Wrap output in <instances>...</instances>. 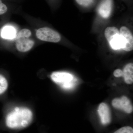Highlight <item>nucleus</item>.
Masks as SVG:
<instances>
[{
  "mask_svg": "<svg viewBox=\"0 0 133 133\" xmlns=\"http://www.w3.org/2000/svg\"><path fill=\"white\" fill-rule=\"evenodd\" d=\"M36 35L37 38L41 41L49 42H58L61 39L59 33L48 27L38 29L36 31Z\"/></svg>",
  "mask_w": 133,
  "mask_h": 133,
  "instance_id": "obj_4",
  "label": "nucleus"
},
{
  "mask_svg": "<svg viewBox=\"0 0 133 133\" xmlns=\"http://www.w3.org/2000/svg\"><path fill=\"white\" fill-rule=\"evenodd\" d=\"M122 48L125 51L129 52L133 49V37L129 29L125 26H122L119 31Z\"/></svg>",
  "mask_w": 133,
  "mask_h": 133,
  "instance_id": "obj_5",
  "label": "nucleus"
},
{
  "mask_svg": "<svg viewBox=\"0 0 133 133\" xmlns=\"http://www.w3.org/2000/svg\"><path fill=\"white\" fill-rule=\"evenodd\" d=\"M79 5L84 7H88L92 4L94 0H75Z\"/></svg>",
  "mask_w": 133,
  "mask_h": 133,
  "instance_id": "obj_15",
  "label": "nucleus"
},
{
  "mask_svg": "<svg viewBox=\"0 0 133 133\" xmlns=\"http://www.w3.org/2000/svg\"><path fill=\"white\" fill-rule=\"evenodd\" d=\"M31 31L29 30L26 29H23L19 31L16 38L29 37L31 36Z\"/></svg>",
  "mask_w": 133,
  "mask_h": 133,
  "instance_id": "obj_13",
  "label": "nucleus"
},
{
  "mask_svg": "<svg viewBox=\"0 0 133 133\" xmlns=\"http://www.w3.org/2000/svg\"><path fill=\"white\" fill-rule=\"evenodd\" d=\"M112 104L113 107L123 110L127 113H131L133 111V106L131 101L125 96H122L121 98L114 99L112 101Z\"/></svg>",
  "mask_w": 133,
  "mask_h": 133,
  "instance_id": "obj_6",
  "label": "nucleus"
},
{
  "mask_svg": "<svg viewBox=\"0 0 133 133\" xmlns=\"http://www.w3.org/2000/svg\"><path fill=\"white\" fill-rule=\"evenodd\" d=\"M33 113L27 108L16 107L5 117L6 125L11 129H21L28 127L33 119Z\"/></svg>",
  "mask_w": 133,
  "mask_h": 133,
  "instance_id": "obj_1",
  "label": "nucleus"
},
{
  "mask_svg": "<svg viewBox=\"0 0 133 133\" xmlns=\"http://www.w3.org/2000/svg\"><path fill=\"white\" fill-rule=\"evenodd\" d=\"M29 37L16 38V47L20 52H26L31 49L35 44V42Z\"/></svg>",
  "mask_w": 133,
  "mask_h": 133,
  "instance_id": "obj_7",
  "label": "nucleus"
},
{
  "mask_svg": "<svg viewBox=\"0 0 133 133\" xmlns=\"http://www.w3.org/2000/svg\"><path fill=\"white\" fill-rule=\"evenodd\" d=\"M16 31L12 26H5L2 29L1 35L2 38L5 39H12L15 36Z\"/></svg>",
  "mask_w": 133,
  "mask_h": 133,
  "instance_id": "obj_11",
  "label": "nucleus"
},
{
  "mask_svg": "<svg viewBox=\"0 0 133 133\" xmlns=\"http://www.w3.org/2000/svg\"><path fill=\"white\" fill-rule=\"evenodd\" d=\"M114 133H133V129L129 126H126L119 129Z\"/></svg>",
  "mask_w": 133,
  "mask_h": 133,
  "instance_id": "obj_14",
  "label": "nucleus"
},
{
  "mask_svg": "<svg viewBox=\"0 0 133 133\" xmlns=\"http://www.w3.org/2000/svg\"><path fill=\"white\" fill-rule=\"evenodd\" d=\"M8 86V83L7 79L3 74H0V96L3 95Z\"/></svg>",
  "mask_w": 133,
  "mask_h": 133,
  "instance_id": "obj_12",
  "label": "nucleus"
},
{
  "mask_svg": "<svg viewBox=\"0 0 133 133\" xmlns=\"http://www.w3.org/2000/svg\"><path fill=\"white\" fill-rule=\"evenodd\" d=\"M112 6V0H102L98 8L99 15L104 19L108 18L111 13Z\"/></svg>",
  "mask_w": 133,
  "mask_h": 133,
  "instance_id": "obj_9",
  "label": "nucleus"
},
{
  "mask_svg": "<svg viewBox=\"0 0 133 133\" xmlns=\"http://www.w3.org/2000/svg\"><path fill=\"white\" fill-rule=\"evenodd\" d=\"M105 36L113 50H118L122 48L119 31L116 27H108L105 30Z\"/></svg>",
  "mask_w": 133,
  "mask_h": 133,
  "instance_id": "obj_3",
  "label": "nucleus"
},
{
  "mask_svg": "<svg viewBox=\"0 0 133 133\" xmlns=\"http://www.w3.org/2000/svg\"><path fill=\"white\" fill-rule=\"evenodd\" d=\"M51 78L52 81L65 90L74 88L76 79L73 75L65 72H55L51 74Z\"/></svg>",
  "mask_w": 133,
  "mask_h": 133,
  "instance_id": "obj_2",
  "label": "nucleus"
},
{
  "mask_svg": "<svg viewBox=\"0 0 133 133\" xmlns=\"http://www.w3.org/2000/svg\"><path fill=\"white\" fill-rule=\"evenodd\" d=\"M98 111L102 124L104 125L109 124L111 121V115L107 105L103 102L101 103Z\"/></svg>",
  "mask_w": 133,
  "mask_h": 133,
  "instance_id": "obj_8",
  "label": "nucleus"
},
{
  "mask_svg": "<svg viewBox=\"0 0 133 133\" xmlns=\"http://www.w3.org/2000/svg\"><path fill=\"white\" fill-rule=\"evenodd\" d=\"M123 71L120 69H116L114 72V75L116 77H123Z\"/></svg>",
  "mask_w": 133,
  "mask_h": 133,
  "instance_id": "obj_16",
  "label": "nucleus"
},
{
  "mask_svg": "<svg viewBox=\"0 0 133 133\" xmlns=\"http://www.w3.org/2000/svg\"><path fill=\"white\" fill-rule=\"evenodd\" d=\"M123 77L127 84H131L133 82V64L130 63L124 67L123 71Z\"/></svg>",
  "mask_w": 133,
  "mask_h": 133,
  "instance_id": "obj_10",
  "label": "nucleus"
}]
</instances>
